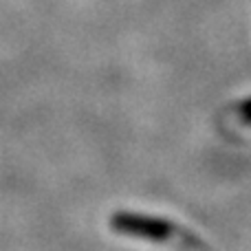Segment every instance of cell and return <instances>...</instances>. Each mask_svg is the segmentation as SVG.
I'll return each instance as SVG.
<instances>
[{"instance_id": "1", "label": "cell", "mask_w": 251, "mask_h": 251, "mask_svg": "<svg viewBox=\"0 0 251 251\" xmlns=\"http://www.w3.org/2000/svg\"><path fill=\"white\" fill-rule=\"evenodd\" d=\"M113 227L122 234L137 236L143 240H152V243H165L170 236L176 231L172 223L163 221V218L146 216V214H134V212H122L113 216Z\"/></svg>"}, {"instance_id": "2", "label": "cell", "mask_w": 251, "mask_h": 251, "mask_svg": "<svg viewBox=\"0 0 251 251\" xmlns=\"http://www.w3.org/2000/svg\"><path fill=\"white\" fill-rule=\"evenodd\" d=\"M238 117H240V122H243V124L251 126V100H247V101H243V104H240Z\"/></svg>"}]
</instances>
